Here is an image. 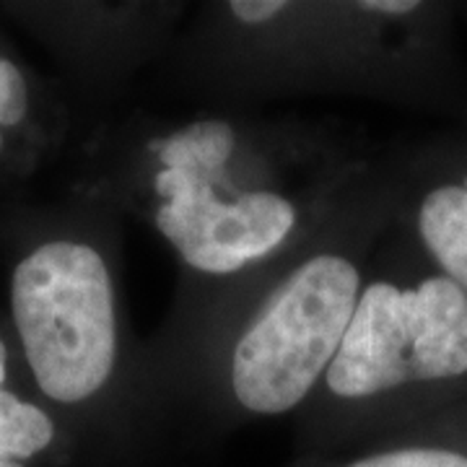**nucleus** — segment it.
Returning a JSON list of instances; mask_svg holds the SVG:
<instances>
[{"label":"nucleus","mask_w":467,"mask_h":467,"mask_svg":"<svg viewBox=\"0 0 467 467\" xmlns=\"http://www.w3.org/2000/svg\"><path fill=\"white\" fill-rule=\"evenodd\" d=\"M350 467H467V457L447 450H400L368 457Z\"/></svg>","instance_id":"9"},{"label":"nucleus","mask_w":467,"mask_h":467,"mask_svg":"<svg viewBox=\"0 0 467 467\" xmlns=\"http://www.w3.org/2000/svg\"><path fill=\"white\" fill-rule=\"evenodd\" d=\"M52 436L55 426L45 410L0 389V467H24L18 460L45 450Z\"/></svg>","instance_id":"7"},{"label":"nucleus","mask_w":467,"mask_h":467,"mask_svg":"<svg viewBox=\"0 0 467 467\" xmlns=\"http://www.w3.org/2000/svg\"><path fill=\"white\" fill-rule=\"evenodd\" d=\"M5 379V346H3V340H0V384Z\"/></svg>","instance_id":"12"},{"label":"nucleus","mask_w":467,"mask_h":467,"mask_svg":"<svg viewBox=\"0 0 467 467\" xmlns=\"http://www.w3.org/2000/svg\"><path fill=\"white\" fill-rule=\"evenodd\" d=\"M368 11H382V14H408V11H416V0H368L361 3Z\"/></svg>","instance_id":"11"},{"label":"nucleus","mask_w":467,"mask_h":467,"mask_svg":"<svg viewBox=\"0 0 467 467\" xmlns=\"http://www.w3.org/2000/svg\"><path fill=\"white\" fill-rule=\"evenodd\" d=\"M18 335L42 392L81 402L109 379L117 358L115 294L99 252L50 242L14 273Z\"/></svg>","instance_id":"1"},{"label":"nucleus","mask_w":467,"mask_h":467,"mask_svg":"<svg viewBox=\"0 0 467 467\" xmlns=\"http://www.w3.org/2000/svg\"><path fill=\"white\" fill-rule=\"evenodd\" d=\"M232 14L244 24H265L267 18L278 16L285 8L284 0H232Z\"/></svg>","instance_id":"10"},{"label":"nucleus","mask_w":467,"mask_h":467,"mask_svg":"<svg viewBox=\"0 0 467 467\" xmlns=\"http://www.w3.org/2000/svg\"><path fill=\"white\" fill-rule=\"evenodd\" d=\"M234 150V130L221 119H201L192 122L180 133H174L161 146L164 169H177L195 174L205 182H218L223 177L226 161Z\"/></svg>","instance_id":"6"},{"label":"nucleus","mask_w":467,"mask_h":467,"mask_svg":"<svg viewBox=\"0 0 467 467\" xmlns=\"http://www.w3.org/2000/svg\"><path fill=\"white\" fill-rule=\"evenodd\" d=\"M156 192L167 202L156 226L177 247L184 263L202 273H234L278 247L294 226L291 202L275 192H250L221 202L213 184L195 174L161 169Z\"/></svg>","instance_id":"4"},{"label":"nucleus","mask_w":467,"mask_h":467,"mask_svg":"<svg viewBox=\"0 0 467 467\" xmlns=\"http://www.w3.org/2000/svg\"><path fill=\"white\" fill-rule=\"evenodd\" d=\"M465 371V291L451 278H429L413 291L368 285L327 367V384L340 398H368Z\"/></svg>","instance_id":"3"},{"label":"nucleus","mask_w":467,"mask_h":467,"mask_svg":"<svg viewBox=\"0 0 467 467\" xmlns=\"http://www.w3.org/2000/svg\"><path fill=\"white\" fill-rule=\"evenodd\" d=\"M29 107V94H26V81L18 73V67L0 57V125L11 128L18 125ZM0 149H3V135H0Z\"/></svg>","instance_id":"8"},{"label":"nucleus","mask_w":467,"mask_h":467,"mask_svg":"<svg viewBox=\"0 0 467 467\" xmlns=\"http://www.w3.org/2000/svg\"><path fill=\"white\" fill-rule=\"evenodd\" d=\"M418 229L451 281L467 291V180L434 190L420 205Z\"/></svg>","instance_id":"5"},{"label":"nucleus","mask_w":467,"mask_h":467,"mask_svg":"<svg viewBox=\"0 0 467 467\" xmlns=\"http://www.w3.org/2000/svg\"><path fill=\"white\" fill-rule=\"evenodd\" d=\"M358 273L343 257H315L285 281L234 350L232 382L254 413H285L333 364L356 312Z\"/></svg>","instance_id":"2"}]
</instances>
